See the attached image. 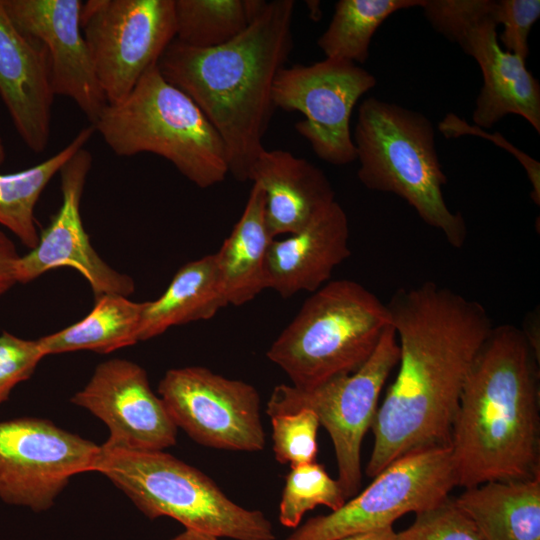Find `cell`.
I'll return each mask as SVG.
<instances>
[{
    "instance_id": "cell-1",
    "label": "cell",
    "mask_w": 540,
    "mask_h": 540,
    "mask_svg": "<svg viewBox=\"0 0 540 540\" xmlns=\"http://www.w3.org/2000/svg\"><path fill=\"white\" fill-rule=\"evenodd\" d=\"M399 346V370L378 407L366 474L405 454L449 445L460 397L493 328L482 304L427 281L386 303Z\"/></svg>"
},
{
    "instance_id": "cell-2",
    "label": "cell",
    "mask_w": 540,
    "mask_h": 540,
    "mask_svg": "<svg viewBox=\"0 0 540 540\" xmlns=\"http://www.w3.org/2000/svg\"><path fill=\"white\" fill-rule=\"evenodd\" d=\"M293 0L267 1L236 38L214 48L174 39L157 62L163 78L204 113L221 137L229 173L248 181L265 149L275 106L273 85L293 49Z\"/></svg>"
},
{
    "instance_id": "cell-3",
    "label": "cell",
    "mask_w": 540,
    "mask_h": 540,
    "mask_svg": "<svg viewBox=\"0 0 540 540\" xmlns=\"http://www.w3.org/2000/svg\"><path fill=\"white\" fill-rule=\"evenodd\" d=\"M538 365L520 328L493 326L468 374L451 430L459 486L540 473Z\"/></svg>"
},
{
    "instance_id": "cell-4",
    "label": "cell",
    "mask_w": 540,
    "mask_h": 540,
    "mask_svg": "<svg viewBox=\"0 0 540 540\" xmlns=\"http://www.w3.org/2000/svg\"><path fill=\"white\" fill-rule=\"evenodd\" d=\"M359 181L368 189L403 198L448 243L461 248L467 227L447 206V183L432 123L423 114L374 97L362 101L353 132Z\"/></svg>"
},
{
    "instance_id": "cell-5",
    "label": "cell",
    "mask_w": 540,
    "mask_h": 540,
    "mask_svg": "<svg viewBox=\"0 0 540 540\" xmlns=\"http://www.w3.org/2000/svg\"><path fill=\"white\" fill-rule=\"evenodd\" d=\"M93 126L116 155L156 154L199 188L229 174L218 132L188 95L163 78L157 64L124 99L107 104Z\"/></svg>"
},
{
    "instance_id": "cell-6",
    "label": "cell",
    "mask_w": 540,
    "mask_h": 540,
    "mask_svg": "<svg viewBox=\"0 0 540 540\" xmlns=\"http://www.w3.org/2000/svg\"><path fill=\"white\" fill-rule=\"evenodd\" d=\"M390 325L388 309L362 284L327 282L305 300L267 358L300 389L357 371Z\"/></svg>"
},
{
    "instance_id": "cell-7",
    "label": "cell",
    "mask_w": 540,
    "mask_h": 540,
    "mask_svg": "<svg viewBox=\"0 0 540 540\" xmlns=\"http://www.w3.org/2000/svg\"><path fill=\"white\" fill-rule=\"evenodd\" d=\"M94 472L108 478L149 519L170 517L185 529L233 540H275L260 510L233 502L206 474L164 451L101 445Z\"/></svg>"
},
{
    "instance_id": "cell-8",
    "label": "cell",
    "mask_w": 540,
    "mask_h": 540,
    "mask_svg": "<svg viewBox=\"0 0 540 540\" xmlns=\"http://www.w3.org/2000/svg\"><path fill=\"white\" fill-rule=\"evenodd\" d=\"M399 361V346L391 325L369 359L354 373L335 377L314 388L289 384L274 387L266 404L269 417L310 409L328 432L335 452L338 481L347 498L361 485V446L371 429L383 386Z\"/></svg>"
},
{
    "instance_id": "cell-9",
    "label": "cell",
    "mask_w": 540,
    "mask_h": 540,
    "mask_svg": "<svg viewBox=\"0 0 540 540\" xmlns=\"http://www.w3.org/2000/svg\"><path fill=\"white\" fill-rule=\"evenodd\" d=\"M458 486L450 445L415 450L396 459L336 511L308 519L286 540H339L393 526L449 499Z\"/></svg>"
},
{
    "instance_id": "cell-10",
    "label": "cell",
    "mask_w": 540,
    "mask_h": 540,
    "mask_svg": "<svg viewBox=\"0 0 540 540\" xmlns=\"http://www.w3.org/2000/svg\"><path fill=\"white\" fill-rule=\"evenodd\" d=\"M80 27L107 104L116 103L175 39L174 0H88Z\"/></svg>"
},
{
    "instance_id": "cell-11",
    "label": "cell",
    "mask_w": 540,
    "mask_h": 540,
    "mask_svg": "<svg viewBox=\"0 0 540 540\" xmlns=\"http://www.w3.org/2000/svg\"><path fill=\"white\" fill-rule=\"evenodd\" d=\"M356 63L325 58L311 65L284 66L273 85L275 108L298 111L296 131L321 160L336 166L356 160L350 118L358 100L376 85Z\"/></svg>"
},
{
    "instance_id": "cell-12",
    "label": "cell",
    "mask_w": 540,
    "mask_h": 540,
    "mask_svg": "<svg viewBox=\"0 0 540 540\" xmlns=\"http://www.w3.org/2000/svg\"><path fill=\"white\" fill-rule=\"evenodd\" d=\"M158 393L177 428L210 448L257 452L265 447L257 389L202 366L168 370Z\"/></svg>"
},
{
    "instance_id": "cell-13",
    "label": "cell",
    "mask_w": 540,
    "mask_h": 540,
    "mask_svg": "<svg viewBox=\"0 0 540 540\" xmlns=\"http://www.w3.org/2000/svg\"><path fill=\"white\" fill-rule=\"evenodd\" d=\"M101 446L34 417L0 421V500L48 510L74 475L95 470Z\"/></svg>"
},
{
    "instance_id": "cell-14",
    "label": "cell",
    "mask_w": 540,
    "mask_h": 540,
    "mask_svg": "<svg viewBox=\"0 0 540 540\" xmlns=\"http://www.w3.org/2000/svg\"><path fill=\"white\" fill-rule=\"evenodd\" d=\"M92 155L80 149L60 170L61 206L41 231L36 246L20 255L15 266L17 283L31 282L42 274L70 267L89 283L95 298L103 294L129 297L135 290L132 277L109 266L93 248L80 213L81 199Z\"/></svg>"
},
{
    "instance_id": "cell-15",
    "label": "cell",
    "mask_w": 540,
    "mask_h": 540,
    "mask_svg": "<svg viewBox=\"0 0 540 540\" xmlns=\"http://www.w3.org/2000/svg\"><path fill=\"white\" fill-rule=\"evenodd\" d=\"M71 402L105 423L106 447L163 451L176 444L178 428L153 392L146 371L132 361L115 358L100 363Z\"/></svg>"
},
{
    "instance_id": "cell-16",
    "label": "cell",
    "mask_w": 540,
    "mask_h": 540,
    "mask_svg": "<svg viewBox=\"0 0 540 540\" xmlns=\"http://www.w3.org/2000/svg\"><path fill=\"white\" fill-rule=\"evenodd\" d=\"M14 26L47 52L53 92L93 125L107 105L80 27V0H1Z\"/></svg>"
},
{
    "instance_id": "cell-17",
    "label": "cell",
    "mask_w": 540,
    "mask_h": 540,
    "mask_svg": "<svg viewBox=\"0 0 540 540\" xmlns=\"http://www.w3.org/2000/svg\"><path fill=\"white\" fill-rule=\"evenodd\" d=\"M495 11L470 24L456 42L477 61L483 75L472 114L474 125L489 129L506 115L516 114L540 133L539 81L525 60L499 44Z\"/></svg>"
},
{
    "instance_id": "cell-18",
    "label": "cell",
    "mask_w": 540,
    "mask_h": 540,
    "mask_svg": "<svg viewBox=\"0 0 540 540\" xmlns=\"http://www.w3.org/2000/svg\"><path fill=\"white\" fill-rule=\"evenodd\" d=\"M0 97L25 145L34 153L43 152L55 97L47 52L14 26L1 0Z\"/></svg>"
},
{
    "instance_id": "cell-19",
    "label": "cell",
    "mask_w": 540,
    "mask_h": 540,
    "mask_svg": "<svg viewBox=\"0 0 540 540\" xmlns=\"http://www.w3.org/2000/svg\"><path fill=\"white\" fill-rule=\"evenodd\" d=\"M348 242V218L335 200L298 232L271 242L266 260V289L283 298L300 291H317L350 256Z\"/></svg>"
},
{
    "instance_id": "cell-20",
    "label": "cell",
    "mask_w": 540,
    "mask_h": 540,
    "mask_svg": "<svg viewBox=\"0 0 540 540\" xmlns=\"http://www.w3.org/2000/svg\"><path fill=\"white\" fill-rule=\"evenodd\" d=\"M249 180L264 192L266 222L274 239L298 232L335 201L333 187L320 168L281 149H264Z\"/></svg>"
},
{
    "instance_id": "cell-21",
    "label": "cell",
    "mask_w": 540,
    "mask_h": 540,
    "mask_svg": "<svg viewBox=\"0 0 540 540\" xmlns=\"http://www.w3.org/2000/svg\"><path fill=\"white\" fill-rule=\"evenodd\" d=\"M453 501L484 540H540V473L466 488Z\"/></svg>"
},
{
    "instance_id": "cell-22",
    "label": "cell",
    "mask_w": 540,
    "mask_h": 540,
    "mask_svg": "<svg viewBox=\"0 0 540 540\" xmlns=\"http://www.w3.org/2000/svg\"><path fill=\"white\" fill-rule=\"evenodd\" d=\"M227 305L215 254L187 262L160 297L144 302L140 341L159 336L174 326L208 320Z\"/></svg>"
},
{
    "instance_id": "cell-23",
    "label": "cell",
    "mask_w": 540,
    "mask_h": 540,
    "mask_svg": "<svg viewBox=\"0 0 540 540\" xmlns=\"http://www.w3.org/2000/svg\"><path fill=\"white\" fill-rule=\"evenodd\" d=\"M273 240L264 192L253 183L241 217L214 253L230 305L248 303L266 289V260Z\"/></svg>"
},
{
    "instance_id": "cell-24",
    "label": "cell",
    "mask_w": 540,
    "mask_h": 540,
    "mask_svg": "<svg viewBox=\"0 0 540 540\" xmlns=\"http://www.w3.org/2000/svg\"><path fill=\"white\" fill-rule=\"evenodd\" d=\"M143 308L144 302L103 294L83 319L38 340L46 356L80 350L110 353L140 341Z\"/></svg>"
},
{
    "instance_id": "cell-25",
    "label": "cell",
    "mask_w": 540,
    "mask_h": 540,
    "mask_svg": "<svg viewBox=\"0 0 540 540\" xmlns=\"http://www.w3.org/2000/svg\"><path fill=\"white\" fill-rule=\"evenodd\" d=\"M94 132V126L90 124L63 149L41 163L14 173H0V225L30 250L39 239L34 210L42 192L64 164L85 147Z\"/></svg>"
},
{
    "instance_id": "cell-26",
    "label": "cell",
    "mask_w": 540,
    "mask_h": 540,
    "mask_svg": "<svg viewBox=\"0 0 540 540\" xmlns=\"http://www.w3.org/2000/svg\"><path fill=\"white\" fill-rule=\"evenodd\" d=\"M422 0H339L317 41L326 58L364 64L378 27L398 10L420 7Z\"/></svg>"
},
{
    "instance_id": "cell-27",
    "label": "cell",
    "mask_w": 540,
    "mask_h": 540,
    "mask_svg": "<svg viewBox=\"0 0 540 540\" xmlns=\"http://www.w3.org/2000/svg\"><path fill=\"white\" fill-rule=\"evenodd\" d=\"M175 39L194 48H214L240 35L252 22L247 0H174Z\"/></svg>"
},
{
    "instance_id": "cell-28",
    "label": "cell",
    "mask_w": 540,
    "mask_h": 540,
    "mask_svg": "<svg viewBox=\"0 0 540 540\" xmlns=\"http://www.w3.org/2000/svg\"><path fill=\"white\" fill-rule=\"evenodd\" d=\"M346 502L343 489L324 467L316 462L290 466L279 504V521L297 528L306 512L323 505L336 511Z\"/></svg>"
},
{
    "instance_id": "cell-29",
    "label": "cell",
    "mask_w": 540,
    "mask_h": 540,
    "mask_svg": "<svg viewBox=\"0 0 540 540\" xmlns=\"http://www.w3.org/2000/svg\"><path fill=\"white\" fill-rule=\"evenodd\" d=\"M275 459L296 466L315 462L320 423L310 409L270 417Z\"/></svg>"
},
{
    "instance_id": "cell-30",
    "label": "cell",
    "mask_w": 540,
    "mask_h": 540,
    "mask_svg": "<svg viewBox=\"0 0 540 540\" xmlns=\"http://www.w3.org/2000/svg\"><path fill=\"white\" fill-rule=\"evenodd\" d=\"M395 540H484L471 519L453 500L416 514Z\"/></svg>"
},
{
    "instance_id": "cell-31",
    "label": "cell",
    "mask_w": 540,
    "mask_h": 540,
    "mask_svg": "<svg viewBox=\"0 0 540 540\" xmlns=\"http://www.w3.org/2000/svg\"><path fill=\"white\" fill-rule=\"evenodd\" d=\"M46 357L39 340H27L9 332L0 334V405L19 383L29 379Z\"/></svg>"
},
{
    "instance_id": "cell-32",
    "label": "cell",
    "mask_w": 540,
    "mask_h": 540,
    "mask_svg": "<svg viewBox=\"0 0 540 540\" xmlns=\"http://www.w3.org/2000/svg\"><path fill=\"white\" fill-rule=\"evenodd\" d=\"M420 7L432 27L456 43L470 24L495 10L496 1L422 0Z\"/></svg>"
},
{
    "instance_id": "cell-33",
    "label": "cell",
    "mask_w": 540,
    "mask_h": 540,
    "mask_svg": "<svg viewBox=\"0 0 540 540\" xmlns=\"http://www.w3.org/2000/svg\"><path fill=\"white\" fill-rule=\"evenodd\" d=\"M539 16V0L497 1L495 19L504 28L499 36L504 50L526 61L529 55L528 36Z\"/></svg>"
},
{
    "instance_id": "cell-34",
    "label": "cell",
    "mask_w": 540,
    "mask_h": 540,
    "mask_svg": "<svg viewBox=\"0 0 540 540\" xmlns=\"http://www.w3.org/2000/svg\"><path fill=\"white\" fill-rule=\"evenodd\" d=\"M438 129L448 139L464 135L484 137L512 154L526 171L528 180L532 186L531 198L533 202L537 206L540 205V163L537 160L508 142L500 133L490 134L482 128L470 125L466 120L461 119L453 113L446 114L438 123Z\"/></svg>"
},
{
    "instance_id": "cell-35",
    "label": "cell",
    "mask_w": 540,
    "mask_h": 540,
    "mask_svg": "<svg viewBox=\"0 0 540 540\" xmlns=\"http://www.w3.org/2000/svg\"><path fill=\"white\" fill-rule=\"evenodd\" d=\"M19 257L14 242L0 230V297L17 283L15 266Z\"/></svg>"
},
{
    "instance_id": "cell-36",
    "label": "cell",
    "mask_w": 540,
    "mask_h": 540,
    "mask_svg": "<svg viewBox=\"0 0 540 540\" xmlns=\"http://www.w3.org/2000/svg\"><path fill=\"white\" fill-rule=\"evenodd\" d=\"M539 310H533L525 317L523 328L521 329L528 344L530 345L536 359L539 361V333H540V318Z\"/></svg>"
},
{
    "instance_id": "cell-37",
    "label": "cell",
    "mask_w": 540,
    "mask_h": 540,
    "mask_svg": "<svg viewBox=\"0 0 540 540\" xmlns=\"http://www.w3.org/2000/svg\"><path fill=\"white\" fill-rule=\"evenodd\" d=\"M396 532L393 529V526L353 534L339 540H395Z\"/></svg>"
},
{
    "instance_id": "cell-38",
    "label": "cell",
    "mask_w": 540,
    "mask_h": 540,
    "mask_svg": "<svg viewBox=\"0 0 540 540\" xmlns=\"http://www.w3.org/2000/svg\"><path fill=\"white\" fill-rule=\"evenodd\" d=\"M170 540H220V538L200 531L185 529Z\"/></svg>"
},
{
    "instance_id": "cell-39",
    "label": "cell",
    "mask_w": 540,
    "mask_h": 540,
    "mask_svg": "<svg viewBox=\"0 0 540 540\" xmlns=\"http://www.w3.org/2000/svg\"><path fill=\"white\" fill-rule=\"evenodd\" d=\"M5 158H6V151H5L2 138L0 137V164L4 162Z\"/></svg>"
}]
</instances>
